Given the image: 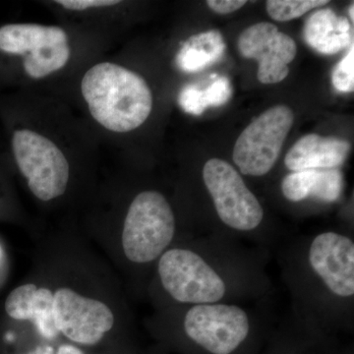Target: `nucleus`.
Listing matches in <instances>:
<instances>
[{
    "mask_svg": "<svg viewBox=\"0 0 354 354\" xmlns=\"http://www.w3.org/2000/svg\"><path fill=\"white\" fill-rule=\"evenodd\" d=\"M70 57L67 44H55L26 55L23 66L31 78L41 79L64 68Z\"/></svg>",
    "mask_w": 354,
    "mask_h": 354,
    "instance_id": "obj_17",
    "label": "nucleus"
},
{
    "mask_svg": "<svg viewBox=\"0 0 354 354\" xmlns=\"http://www.w3.org/2000/svg\"><path fill=\"white\" fill-rule=\"evenodd\" d=\"M351 144L335 137L305 135L286 153V167L291 171L337 169L346 162Z\"/></svg>",
    "mask_w": 354,
    "mask_h": 354,
    "instance_id": "obj_11",
    "label": "nucleus"
},
{
    "mask_svg": "<svg viewBox=\"0 0 354 354\" xmlns=\"http://www.w3.org/2000/svg\"><path fill=\"white\" fill-rule=\"evenodd\" d=\"M57 354H84L80 348L76 346H71V344H64L58 348Z\"/></svg>",
    "mask_w": 354,
    "mask_h": 354,
    "instance_id": "obj_24",
    "label": "nucleus"
},
{
    "mask_svg": "<svg viewBox=\"0 0 354 354\" xmlns=\"http://www.w3.org/2000/svg\"><path fill=\"white\" fill-rule=\"evenodd\" d=\"M57 4L64 6L68 10L82 11L88 8H99L120 4L118 0H59Z\"/></svg>",
    "mask_w": 354,
    "mask_h": 354,
    "instance_id": "obj_22",
    "label": "nucleus"
},
{
    "mask_svg": "<svg viewBox=\"0 0 354 354\" xmlns=\"http://www.w3.org/2000/svg\"><path fill=\"white\" fill-rule=\"evenodd\" d=\"M252 314L237 304L189 305L183 318V332L209 354H232L248 339Z\"/></svg>",
    "mask_w": 354,
    "mask_h": 354,
    "instance_id": "obj_5",
    "label": "nucleus"
},
{
    "mask_svg": "<svg viewBox=\"0 0 354 354\" xmlns=\"http://www.w3.org/2000/svg\"><path fill=\"white\" fill-rule=\"evenodd\" d=\"M305 322H349L354 299V241L321 232L295 248L286 272Z\"/></svg>",
    "mask_w": 354,
    "mask_h": 354,
    "instance_id": "obj_2",
    "label": "nucleus"
},
{
    "mask_svg": "<svg viewBox=\"0 0 354 354\" xmlns=\"http://www.w3.org/2000/svg\"><path fill=\"white\" fill-rule=\"evenodd\" d=\"M327 3L328 0H269L266 2V8L272 19L286 22Z\"/></svg>",
    "mask_w": 354,
    "mask_h": 354,
    "instance_id": "obj_18",
    "label": "nucleus"
},
{
    "mask_svg": "<svg viewBox=\"0 0 354 354\" xmlns=\"http://www.w3.org/2000/svg\"><path fill=\"white\" fill-rule=\"evenodd\" d=\"M53 304L55 295L50 290L29 283L11 291L6 310L11 318L31 321L44 337L53 339L59 333L55 327Z\"/></svg>",
    "mask_w": 354,
    "mask_h": 354,
    "instance_id": "obj_12",
    "label": "nucleus"
},
{
    "mask_svg": "<svg viewBox=\"0 0 354 354\" xmlns=\"http://www.w3.org/2000/svg\"><path fill=\"white\" fill-rule=\"evenodd\" d=\"M176 216L169 201L158 191H144L128 209L122 247L128 260L148 264L160 259L176 235Z\"/></svg>",
    "mask_w": 354,
    "mask_h": 354,
    "instance_id": "obj_4",
    "label": "nucleus"
},
{
    "mask_svg": "<svg viewBox=\"0 0 354 354\" xmlns=\"http://www.w3.org/2000/svg\"><path fill=\"white\" fill-rule=\"evenodd\" d=\"M178 102L185 113L193 115H201L209 108L204 91L196 86L184 87L179 94Z\"/></svg>",
    "mask_w": 354,
    "mask_h": 354,
    "instance_id": "obj_20",
    "label": "nucleus"
},
{
    "mask_svg": "<svg viewBox=\"0 0 354 354\" xmlns=\"http://www.w3.org/2000/svg\"><path fill=\"white\" fill-rule=\"evenodd\" d=\"M239 50L242 57L259 62L258 80L263 84H276L285 80L290 73L288 64L297 55V44L277 26L261 22L241 32Z\"/></svg>",
    "mask_w": 354,
    "mask_h": 354,
    "instance_id": "obj_10",
    "label": "nucleus"
},
{
    "mask_svg": "<svg viewBox=\"0 0 354 354\" xmlns=\"http://www.w3.org/2000/svg\"><path fill=\"white\" fill-rule=\"evenodd\" d=\"M205 97L209 106H223L230 101L232 95V84L227 77H220L209 87L204 91Z\"/></svg>",
    "mask_w": 354,
    "mask_h": 354,
    "instance_id": "obj_21",
    "label": "nucleus"
},
{
    "mask_svg": "<svg viewBox=\"0 0 354 354\" xmlns=\"http://www.w3.org/2000/svg\"><path fill=\"white\" fill-rule=\"evenodd\" d=\"M353 8H354V6L353 4V6H351V8H349V15H351V20H353V21L354 19Z\"/></svg>",
    "mask_w": 354,
    "mask_h": 354,
    "instance_id": "obj_25",
    "label": "nucleus"
},
{
    "mask_svg": "<svg viewBox=\"0 0 354 354\" xmlns=\"http://www.w3.org/2000/svg\"><path fill=\"white\" fill-rule=\"evenodd\" d=\"M203 180L225 227L239 234H251L262 225V205L230 162L211 158L203 169Z\"/></svg>",
    "mask_w": 354,
    "mask_h": 354,
    "instance_id": "obj_6",
    "label": "nucleus"
},
{
    "mask_svg": "<svg viewBox=\"0 0 354 354\" xmlns=\"http://www.w3.org/2000/svg\"><path fill=\"white\" fill-rule=\"evenodd\" d=\"M281 189L286 199L293 203L309 198L334 203L342 196L344 176L337 169L293 171L283 179Z\"/></svg>",
    "mask_w": 354,
    "mask_h": 354,
    "instance_id": "obj_13",
    "label": "nucleus"
},
{
    "mask_svg": "<svg viewBox=\"0 0 354 354\" xmlns=\"http://www.w3.org/2000/svg\"><path fill=\"white\" fill-rule=\"evenodd\" d=\"M247 3L245 0H209L207 4L214 12L218 14H230L239 10Z\"/></svg>",
    "mask_w": 354,
    "mask_h": 354,
    "instance_id": "obj_23",
    "label": "nucleus"
},
{
    "mask_svg": "<svg viewBox=\"0 0 354 354\" xmlns=\"http://www.w3.org/2000/svg\"><path fill=\"white\" fill-rule=\"evenodd\" d=\"M333 86L341 93L353 92L354 88V46H351L346 55L337 66L332 75Z\"/></svg>",
    "mask_w": 354,
    "mask_h": 354,
    "instance_id": "obj_19",
    "label": "nucleus"
},
{
    "mask_svg": "<svg viewBox=\"0 0 354 354\" xmlns=\"http://www.w3.org/2000/svg\"><path fill=\"white\" fill-rule=\"evenodd\" d=\"M12 148L18 167L35 196L50 201L64 194L69 164L57 144L39 133L22 129L14 133Z\"/></svg>",
    "mask_w": 354,
    "mask_h": 354,
    "instance_id": "obj_7",
    "label": "nucleus"
},
{
    "mask_svg": "<svg viewBox=\"0 0 354 354\" xmlns=\"http://www.w3.org/2000/svg\"><path fill=\"white\" fill-rule=\"evenodd\" d=\"M304 38L310 48L319 53L333 55L353 46V29L346 17L332 9H321L305 22Z\"/></svg>",
    "mask_w": 354,
    "mask_h": 354,
    "instance_id": "obj_14",
    "label": "nucleus"
},
{
    "mask_svg": "<svg viewBox=\"0 0 354 354\" xmlns=\"http://www.w3.org/2000/svg\"><path fill=\"white\" fill-rule=\"evenodd\" d=\"M81 92L94 120L109 131H132L152 111L153 95L146 81L111 62L88 69L81 82Z\"/></svg>",
    "mask_w": 354,
    "mask_h": 354,
    "instance_id": "obj_3",
    "label": "nucleus"
},
{
    "mask_svg": "<svg viewBox=\"0 0 354 354\" xmlns=\"http://www.w3.org/2000/svg\"><path fill=\"white\" fill-rule=\"evenodd\" d=\"M232 241H199L196 248L167 249L160 257L162 288L186 305L232 302L264 291V274L258 264Z\"/></svg>",
    "mask_w": 354,
    "mask_h": 354,
    "instance_id": "obj_1",
    "label": "nucleus"
},
{
    "mask_svg": "<svg viewBox=\"0 0 354 354\" xmlns=\"http://www.w3.org/2000/svg\"><path fill=\"white\" fill-rule=\"evenodd\" d=\"M53 315L58 332L85 346L97 344L114 323L113 312L106 304L70 288H60L55 293Z\"/></svg>",
    "mask_w": 354,
    "mask_h": 354,
    "instance_id": "obj_9",
    "label": "nucleus"
},
{
    "mask_svg": "<svg viewBox=\"0 0 354 354\" xmlns=\"http://www.w3.org/2000/svg\"><path fill=\"white\" fill-rule=\"evenodd\" d=\"M59 44H67V35L55 26L10 24L0 28V50L9 55H27Z\"/></svg>",
    "mask_w": 354,
    "mask_h": 354,
    "instance_id": "obj_15",
    "label": "nucleus"
},
{
    "mask_svg": "<svg viewBox=\"0 0 354 354\" xmlns=\"http://www.w3.org/2000/svg\"><path fill=\"white\" fill-rule=\"evenodd\" d=\"M225 51L221 32L212 30L188 39L176 55V64L184 72L195 73L220 62Z\"/></svg>",
    "mask_w": 354,
    "mask_h": 354,
    "instance_id": "obj_16",
    "label": "nucleus"
},
{
    "mask_svg": "<svg viewBox=\"0 0 354 354\" xmlns=\"http://www.w3.org/2000/svg\"><path fill=\"white\" fill-rule=\"evenodd\" d=\"M295 122L288 106H276L260 114L235 143L232 160L243 176H264L271 171Z\"/></svg>",
    "mask_w": 354,
    "mask_h": 354,
    "instance_id": "obj_8",
    "label": "nucleus"
}]
</instances>
